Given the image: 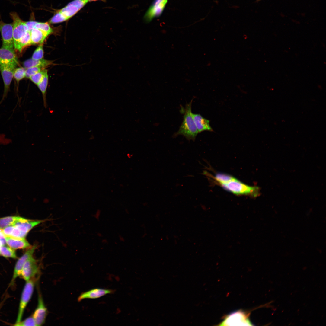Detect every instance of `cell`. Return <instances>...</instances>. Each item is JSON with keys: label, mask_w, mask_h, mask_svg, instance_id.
I'll list each match as a JSON object with an SVG mask.
<instances>
[{"label": "cell", "mask_w": 326, "mask_h": 326, "mask_svg": "<svg viewBox=\"0 0 326 326\" xmlns=\"http://www.w3.org/2000/svg\"><path fill=\"white\" fill-rule=\"evenodd\" d=\"M14 325L18 326H37L32 316L27 318L23 321H21L17 323H15Z\"/></svg>", "instance_id": "cell-29"}, {"label": "cell", "mask_w": 326, "mask_h": 326, "mask_svg": "<svg viewBox=\"0 0 326 326\" xmlns=\"http://www.w3.org/2000/svg\"><path fill=\"white\" fill-rule=\"evenodd\" d=\"M47 71L46 69H43L40 72L31 76L29 78L34 83L37 85L41 81Z\"/></svg>", "instance_id": "cell-27"}, {"label": "cell", "mask_w": 326, "mask_h": 326, "mask_svg": "<svg viewBox=\"0 0 326 326\" xmlns=\"http://www.w3.org/2000/svg\"><path fill=\"white\" fill-rule=\"evenodd\" d=\"M219 185L226 191L237 195L248 196L255 198L260 195V189L259 187L248 185L236 178Z\"/></svg>", "instance_id": "cell-2"}, {"label": "cell", "mask_w": 326, "mask_h": 326, "mask_svg": "<svg viewBox=\"0 0 326 326\" xmlns=\"http://www.w3.org/2000/svg\"><path fill=\"white\" fill-rule=\"evenodd\" d=\"M5 239L8 245L14 250L24 249L31 247L30 244L25 238L5 236Z\"/></svg>", "instance_id": "cell-16"}, {"label": "cell", "mask_w": 326, "mask_h": 326, "mask_svg": "<svg viewBox=\"0 0 326 326\" xmlns=\"http://www.w3.org/2000/svg\"><path fill=\"white\" fill-rule=\"evenodd\" d=\"M34 28L39 29L48 36L53 32V30L47 22H39L36 21Z\"/></svg>", "instance_id": "cell-25"}, {"label": "cell", "mask_w": 326, "mask_h": 326, "mask_svg": "<svg viewBox=\"0 0 326 326\" xmlns=\"http://www.w3.org/2000/svg\"><path fill=\"white\" fill-rule=\"evenodd\" d=\"M98 0H101V1H106V0H88V2H91V1H98Z\"/></svg>", "instance_id": "cell-36"}, {"label": "cell", "mask_w": 326, "mask_h": 326, "mask_svg": "<svg viewBox=\"0 0 326 326\" xmlns=\"http://www.w3.org/2000/svg\"><path fill=\"white\" fill-rule=\"evenodd\" d=\"M31 45V43L30 33L29 31H28L14 46V48L19 52H21L25 47Z\"/></svg>", "instance_id": "cell-20"}, {"label": "cell", "mask_w": 326, "mask_h": 326, "mask_svg": "<svg viewBox=\"0 0 326 326\" xmlns=\"http://www.w3.org/2000/svg\"><path fill=\"white\" fill-rule=\"evenodd\" d=\"M29 32L30 35L31 45L42 44L48 36L45 33L37 28H33Z\"/></svg>", "instance_id": "cell-18"}, {"label": "cell", "mask_w": 326, "mask_h": 326, "mask_svg": "<svg viewBox=\"0 0 326 326\" xmlns=\"http://www.w3.org/2000/svg\"><path fill=\"white\" fill-rule=\"evenodd\" d=\"M40 269L37 261L33 257L29 258L24 264L20 276L26 281L35 279L39 275Z\"/></svg>", "instance_id": "cell-8"}, {"label": "cell", "mask_w": 326, "mask_h": 326, "mask_svg": "<svg viewBox=\"0 0 326 326\" xmlns=\"http://www.w3.org/2000/svg\"><path fill=\"white\" fill-rule=\"evenodd\" d=\"M192 100L186 104L185 107H181L180 112L184 114L183 121L178 131L174 135L176 136L181 135L188 140H194L199 133L192 116L191 105Z\"/></svg>", "instance_id": "cell-1"}, {"label": "cell", "mask_w": 326, "mask_h": 326, "mask_svg": "<svg viewBox=\"0 0 326 326\" xmlns=\"http://www.w3.org/2000/svg\"><path fill=\"white\" fill-rule=\"evenodd\" d=\"M261 0H257L256 2H259V1H260Z\"/></svg>", "instance_id": "cell-38"}, {"label": "cell", "mask_w": 326, "mask_h": 326, "mask_svg": "<svg viewBox=\"0 0 326 326\" xmlns=\"http://www.w3.org/2000/svg\"><path fill=\"white\" fill-rule=\"evenodd\" d=\"M0 32L2 40V47L14 49L12 24L6 23L0 21Z\"/></svg>", "instance_id": "cell-9"}, {"label": "cell", "mask_w": 326, "mask_h": 326, "mask_svg": "<svg viewBox=\"0 0 326 326\" xmlns=\"http://www.w3.org/2000/svg\"><path fill=\"white\" fill-rule=\"evenodd\" d=\"M68 19L59 11L50 19V22L51 24L62 22Z\"/></svg>", "instance_id": "cell-28"}, {"label": "cell", "mask_w": 326, "mask_h": 326, "mask_svg": "<svg viewBox=\"0 0 326 326\" xmlns=\"http://www.w3.org/2000/svg\"><path fill=\"white\" fill-rule=\"evenodd\" d=\"M52 61L44 59L35 60L31 58L25 61L23 63V65L26 69L35 66L43 68L52 64Z\"/></svg>", "instance_id": "cell-19"}, {"label": "cell", "mask_w": 326, "mask_h": 326, "mask_svg": "<svg viewBox=\"0 0 326 326\" xmlns=\"http://www.w3.org/2000/svg\"><path fill=\"white\" fill-rule=\"evenodd\" d=\"M215 181L219 185L225 184L231 181L236 178L228 174L222 173H218L213 176Z\"/></svg>", "instance_id": "cell-22"}, {"label": "cell", "mask_w": 326, "mask_h": 326, "mask_svg": "<svg viewBox=\"0 0 326 326\" xmlns=\"http://www.w3.org/2000/svg\"><path fill=\"white\" fill-rule=\"evenodd\" d=\"M13 20V37L14 46L19 40L28 31L26 22L23 21L16 12L10 13Z\"/></svg>", "instance_id": "cell-7"}, {"label": "cell", "mask_w": 326, "mask_h": 326, "mask_svg": "<svg viewBox=\"0 0 326 326\" xmlns=\"http://www.w3.org/2000/svg\"><path fill=\"white\" fill-rule=\"evenodd\" d=\"M26 69L24 67L16 68L14 72V77L18 82L25 77Z\"/></svg>", "instance_id": "cell-26"}, {"label": "cell", "mask_w": 326, "mask_h": 326, "mask_svg": "<svg viewBox=\"0 0 326 326\" xmlns=\"http://www.w3.org/2000/svg\"><path fill=\"white\" fill-rule=\"evenodd\" d=\"M97 235H98V236H99V237H101V236H100V235H102V234H101V233H98L97 234Z\"/></svg>", "instance_id": "cell-37"}, {"label": "cell", "mask_w": 326, "mask_h": 326, "mask_svg": "<svg viewBox=\"0 0 326 326\" xmlns=\"http://www.w3.org/2000/svg\"><path fill=\"white\" fill-rule=\"evenodd\" d=\"M102 242L104 244H107V240L104 239L102 240Z\"/></svg>", "instance_id": "cell-35"}, {"label": "cell", "mask_w": 326, "mask_h": 326, "mask_svg": "<svg viewBox=\"0 0 326 326\" xmlns=\"http://www.w3.org/2000/svg\"><path fill=\"white\" fill-rule=\"evenodd\" d=\"M119 240L121 241H122V242H124V241L125 240L124 238L121 235H119Z\"/></svg>", "instance_id": "cell-34"}, {"label": "cell", "mask_w": 326, "mask_h": 326, "mask_svg": "<svg viewBox=\"0 0 326 326\" xmlns=\"http://www.w3.org/2000/svg\"><path fill=\"white\" fill-rule=\"evenodd\" d=\"M18 65L14 63L4 64L0 65V71L4 84V90L0 104L7 97L10 85L14 77V71Z\"/></svg>", "instance_id": "cell-6"}, {"label": "cell", "mask_w": 326, "mask_h": 326, "mask_svg": "<svg viewBox=\"0 0 326 326\" xmlns=\"http://www.w3.org/2000/svg\"><path fill=\"white\" fill-rule=\"evenodd\" d=\"M43 220H31L22 217L12 225L11 236L25 238L34 227L44 222Z\"/></svg>", "instance_id": "cell-3"}, {"label": "cell", "mask_w": 326, "mask_h": 326, "mask_svg": "<svg viewBox=\"0 0 326 326\" xmlns=\"http://www.w3.org/2000/svg\"><path fill=\"white\" fill-rule=\"evenodd\" d=\"M47 313L42 297L39 293L37 305L32 315L37 326L42 325L45 323Z\"/></svg>", "instance_id": "cell-11"}, {"label": "cell", "mask_w": 326, "mask_h": 326, "mask_svg": "<svg viewBox=\"0 0 326 326\" xmlns=\"http://www.w3.org/2000/svg\"><path fill=\"white\" fill-rule=\"evenodd\" d=\"M43 56V45L41 44L34 51L32 58L34 59L38 60L42 59Z\"/></svg>", "instance_id": "cell-30"}, {"label": "cell", "mask_w": 326, "mask_h": 326, "mask_svg": "<svg viewBox=\"0 0 326 326\" xmlns=\"http://www.w3.org/2000/svg\"><path fill=\"white\" fill-rule=\"evenodd\" d=\"M114 292V290L112 289L101 288L94 289L82 293L78 297V302H80L86 299H97L108 294L113 293Z\"/></svg>", "instance_id": "cell-14"}, {"label": "cell", "mask_w": 326, "mask_h": 326, "mask_svg": "<svg viewBox=\"0 0 326 326\" xmlns=\"http://www.w3.org/2000/svg\"><path fill=\"white\" fill-rule=\"evenodd\" d=\"M0 255L6 258L16 259L17 258L14 249L5 245L0 247Z\"/></svg>", "instance_id": "cell-24"}, {"label": "cell", "mask_w": 326, "mask_h": 326, "mask_svg": "<svg viewBox=\"0 0 326 326\" xmlns=\"http://www.w3.org/2000/svg\"><path fill=\"white\" fill-rule=\"evenodd\" d=\"M47 71L41 81L37 85L38 88L42 93L43 100L44 105L46 106V91L48 84V77Z\"/></svg>", "instance_id": "cell-23"}, {"label": "cell", "mask_w": 326, "mask_h": 326, "mask_svg": "<svg viewBox=\"0 0 326 326\" xmlns=\"http://www.w3.org/2000/svg\"><path fill=\"white\" fill-rule=\"evenodd\" d=\"M35 279L26 281L23 289L20 301L16 321L17 323L21 321L25 309L33 295L35 286Z\"/></svg>", "instance_id": "cell-4"}, {"label": "cell", "mask_w": 326, "mask_h": 326, "mask_svg": "<svg viewBox=\"0 0 326 326\" xmlns=\"http://www.w3.org/2000/svg\"><path fill=\"white\" fill-rule=\"evenodd\" d=\"M21 218L17 216H11L0 218V229L2 230L6 227L13 225Z\"/></svg>", "instance_id": "cell-21"}, {"label": "cell", "mask_w": 326, "mask_h": 326, "mask_svg": "<svg viewBox=\"0 0 326 326\" xmlns=\"http://www.w3.org/2000/svg\"><path fill=\"white\" fill-rule=\"evenodd\" d=\"M8 63L19 64L14 49L2 47L0 48V65Z\"/></svg>", "instance_id": "cell-15"}, {"label": "cell", "mask_w": 326, "mask_h": 326, "mask_svg": "<svg viewBox=\"0 0 326 326\" xmlns=\"http://www.w3.org/2000/svg\"><path fill=\"white\" fill-rule=\"evenodd\" d=\"M42 68L37 66L31 67L26 69L25 77L30 78L32 76L40 72L43 69Z\"/></svg>", "instance_id": "cell-31"}, {"label": "cell", "mask_w": 326, "mask_h": 326, "mask_svg": "<svg viewBox=\"0 0 326 326\" xmlns=\"http://www.w3.org/2000/svg\"><path fill=\"white\" fill-rule=\"evenodd\" d=\"M101 210L99 209H98L97 211L94 215V217L97 220H99V219L101 215Z\"/></svg>", "instance_id": "cell-33"}, {"label": "cell", "mask_w": 326, "mask_h": 326, "mask_svg": "<svg viewBox=\"0 0 326 326\" xmlns=\"http://www.w3.org/2000/svg\"><path fill=\"white\" fill-rule=\"evenodd\" d=\"M88 2V0H74L59 11L69 19L76 14Z\"/></svg>", "instance_id": "cell-13"}, {"label": "cell", "mask_w": 326, "mask_h": 326, "mask_svg": "<svg viewBox=\"0 0 326 326\" xmlns=\"http://www.w3.org/2000/svg\"><path fill=\"white\" fill-rule=\"evenodd\" d=\"M37 247V245H34L27 250L24 253L18 260L14 268L12 279L10 282V285L12 284L15 279L20 276L23 267L26 261L30 258L33 256V253Z\"/></svg>", "instance_id": "cell-12"}, {"label": "cell", "mask_w": 326, "mask_h": 326, "mask_svg": "<svg viewBox=\"0 0 326 326\" xmlns=\"http://www.w3.org/2000/svg\"><path fill=\"white\" fill-rule=\"evenodd\" d=\"M6 244L5 235L2 232V230L0 229V246L5 245Z\"/></svg>", "instance_id": "cell-32"}, {"label": "cell", "mask_w": 326, "mask_h": 326, "mask_svg": "<svg viewBox=\"0 0 326 326\" xmlns=\"http://www.w3.org/2000/svg\"><path fill=\"white\" fill-rule=\"evenodd\" d=\"M168 2V0H154L145 13L144 19L146 22L161 15Z\"/></svg>", "instance_id": "cell-10"}, {"label": "cell", "mask_w": 326, "mask_h": 326, "mask_svg": "<svg viewBox=\"0 0 326 326\" xmlns=\"http://www.w3.org/2000/svg\"><path fill=\"white\" fill-rule=\"evenodd\" d=\"M220 325H253L249 320L248 315L240 310L234 312L227 315L220 323Z\"/></svg>", "instance_id": "cell-5"}, {"label": "cell", "mask_w": 326, "mask_h": 326, "mask_svg": "<svg viewBox=\"0 0 326 326\" xmlns=\"http://www.w3.org/2000/svg\"></svg>", "instance_id": "cell-39"}, {"label": "cell", "mask_w": 326, "mask_h": 326, "mask_svg": "<svg viewBox=\"0 0 326 326\" xmlns=\"http://www.w3.org/2000/svg\"><path fill=\"white\" fill-rule=\"evenodd\" d=\"M192 114L198 133L206 131H213L209 120L199 114L192 113Z\"/></svg>", "instance_id": "cell-17"}]
</instances>
